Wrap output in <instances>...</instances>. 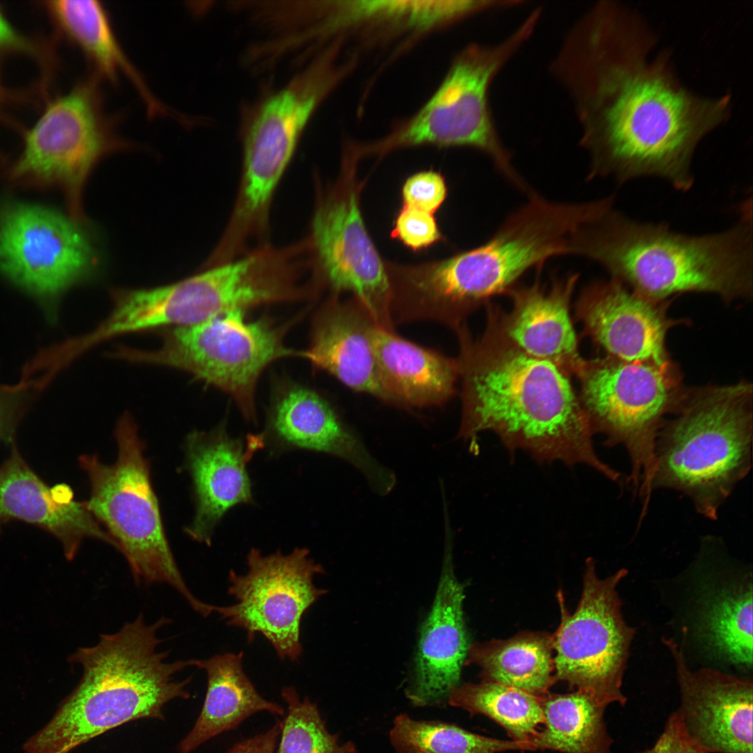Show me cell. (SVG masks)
Returning a JSON list of instances; mask_svg holds the SVG:
<instances>
[{"mask_svg":"<svg viewBox=\"0 0 753 753\" xmlns=\"http://www.w3.org/2000/svg\"><path fill=\"white\" fill-rule=\"evenodd\" d=\"M657 39L636 11L599 1L568 29L549 71L573 109L591 176L655 177L686 192L694 152L730 117L731 96L688 89Z\"/></svg>","mask_w":753,"mask_h":753,"instance_id":"obj_1","label":"cell"},{"mask_svg":"<svg viewBox=\"0 0 753 753\" xmlns=\"http://www.w3.org/2000/svg\"><path fill=\"white\" fill-rule=\"evenodd\" d=\"M488 306L486 329L478 340L464 324L455 329L462 381L459 437L473 441L489 430L512 453L520 449L542 462L583 464L618 481L621 473L595 452L588 419L568 376L511 342Z\"/></svg>","mask_w":753,"mask_h":753,"instance_id":"obj_2","label":"cell"},{"mask_svg":"<svg viewBox=\"0 0 753 753\" xmlns=\"http://www.w3.org/2000/svg\"><path fill=\"white\" fill-rule=\"evenodd\" d=\"M614 201L613 196L604 198L580 236L577 254L656 301L685 292L715 294L726 301L752 297L751 204L740 206L731 228L694 235L630 218L614 207Z\"/></svg>","mask_w":753,"mask_h":753,"instance_id":"obj_3","label":"cell"},{"mask_svg":"<svg viewBox=\"0 0 753 753\" xmlns=\"http://www.w3.org/2000/svg\"><path fill=\"white\" fill-rule=\"evenodd\" d=\"M169 620L147 623L142 614L96 644L81 647L68 661L82 676L50 721L23 745V753H69L79 745L130 721L164 720L169 701L188 699L191 678L176 674L193 667V659L168 661L158 646L159 630Z\"/></svg>","mask_w":753,"mask_h":753,"instance_id":"obj_4","label":"cell"},{"mask_svg":"<svg viewBox=\"0 0 753 753\" xmlns=\"http://www.w3.org/2000/svg\"><path fill=\"white\" fill-rule=\"evenodd\" d=\"M674 413L657 435L653 492H681L698 513L716 519L751 469L752 386L743 381L686 390Z\"/></svg>","mask_w":753,"mask_h":753,"instance_id":"obj_5","label":"cell"},{"mask_svg":"<svg viewBox=\"0 0 753 753\" xmlns=\"http://www.w3.org/2000/svg\"><path fill=\"white\" fill-rule=\"evenodd\" d=\"M599 206L598 200L558 203L531 196L485 244L422 266V296L440 316L464 320L491 296L508 292L529 268L554 256L577 254L581 231Z\"/></svg>","mask_w":753,"mask_h":753,"instance_id":"obj_6","label":"cell"},{"mask_svg":"<svg viewBox=\"0 0 753 753\" xmlns=\"http://www.w3.org/2000/svg\"><path fill=\"white\" fill-rule=\"evenodd\" d=\"M115 437L118 453L114 464H105L92 455L79 458L91 487L89 509L116 542L136 581L167 584L195 611L208 616L211 605L192 594L176 565L151 485L144 446L128 413L119 419Z\"/></svg>","mask_w":753,"mask_h":753,"instance_id":"obj_7","label":"cell"},{"mask_svg":"<svg viewBox=\"0 0 753 753\" xmlns=\"http://www.w3.org/2000/svg\"><path fill=\"white\" fill-rule=\"evenodd\" d=\"M541 15L542 10L535 8L497 43H473L464 48L434 93L383 146L473 147L489 156L510 181L525 190L497 132L489 91L501 70L530 40Z\"/></svg>","mask_w":753,"mask_h":753,"instance_id":"obj_8","label":"cell"},{"mask_svg":"<svg viewBox=\"0 0 753 753\" xmlns=\"http://www.w3.org/2000/svg\"><path fill=\"white\" fill-rule=\"evenodd\" d=\"M579 401L593 433L607 446L625 447L631 465L626 481L646 513L653 494L655 445L665 417L674 413L686 390L671 363L626 362L607 356L586 360L578 375Z\"/></svg>","mask_w":753,"mask_h":753,"instance_id":"obj_9","label":"cell"},{"mask_svg":"<svg viewBox=\"0 0 753 753\" xmlns=\"http://www.w3.org/2000/svg\"><path fill=\"white\" fill-rule=\"evenodd\" d=\"M98 75L84 79L48 101L23 133V146L6 177L26 188L56 187L66 196L70 218L82 223V195L96 164L127 144L105 112Z\"/></svg>","mask_w":753,"mask_h":753,"instance_id":"obj_10","label":"cell"},{"mask_svg":"<svg viewBox=\"0 0 753 753\" xmlns=\"http://www.w3.org/2000/svg\"><path fill=\"white\" fill-rule=\"evenodd\" d=\"M243 310H233L191 326L167 332L156 349L119 347L118 357L135 363L184 370L229 394L244 417L256 420L254 392L264 370L303 351L285 347L284 327L267 319L248 321Z\"/></svg>","mask_w":753,"mask_h":753,"instance_id":"obj_11","label":"cell"},{"mask_svg":"<svg viewBox=\"0 0 753 753\" xmlns=\"http://www.w3.org/2000/svg\"><path fill=\"white\" fill-rule=\"evenodd\" d=\"M625 569L600 579L593 558L586 560L582 593L570 614L561 592L558 598L561 620L552 635L555 681L591 697L607 708L625 705L623 680L634 630L621 613L617 585Z\"/></svg>","mask_w":753,"mask_h":753,"instance_id":"obj_12","label":"cell"},{"mask_svg":"<svg viewBox=\"0 0 753 753\" xmlns=\"http://www.w3.org/2000/svg\"><path fill=\"white\" fill-rule=\"evenodd\" d=\"M309 555L306 548L267 556L251 549L246 573L229 574L228 593L236 602L217 606L215 613L227 625L245 630L249 641L260 633L281 660H296L303 652V616L327 593L314 584V576L324 570Z\"/></svg>","mask_w":753,"mask_h":753,"instance_id":"obj_13","label":"cell"},{"mask_svg":"<svg viewBox=\"0 0 753 753\" xmlns=\"http://www.w3.org/2000/svg\"><path fill=\"white\" fill-rule=\"evenodd\" d=\"M96 262L93 245L72 218L26 204L0 208V271L33 296L55 300Z\"/></svg>","mask_w":753,"mask_h":753,"instance_id":"obj_14","label":"cell"},{"mask_svg":"<svg viewBox=\"0 0 753 753\" xmlns=\"http://www.w3.org/2000/svg\"><path fill=\"white\" fill-rule=\"evenodd\" d=\"M319 275L335 292L349 291L378 327L393 330L389 275L361 216L351 188L318 202L309 241Z\"/></svg>","mask_w":753,"mask_h":753,"instance_id":"obj_15","label":"cell"},{"mask_svg":"<svg viewBox=\"0 0 753 753\" xmlns=\"http://www.w3.org/2000/svg\"><path fill=\"white\" fill-rule=\"evenodd\" d=\"M316 101L314 96L283 90L262 105L245 139L239 193L221 240L227 247L241 249L263 229L273 193Z\"/></svg>","mask_w":753,"mask_h":753,"instance_id":"obj_16","label":"cell"},{"mask_svg":"<svg viewBox=\"0 0 753 753\" xmlns=\"http://www.w3.org/2000/svg\"><path fill=\"white\" fill-rule=\"evenodd\" d=\"M664 644L676 666L680 701L674 713L685 736L706 753H752V680L691 670L682 648Z\"/></svg>","mask_w":753,"mask_h":753,"instance_id":"obj_17","label":"cell"},{"mask_svg":"<svg viewBox=\"0 0 753 753\" xmlns=\"http://www.w3.org/2000/svg\"><path fill=\"white\" fill-rule=\"evenodd\" d=\"M262 437L276 451L303 449L343 459L364 475L378 494H388L396 484L395 474L370 454L330 404L303 386H288L274 398Z\"/></svg>","mask_w":753,"mask_h":753,"instance_id":"obj_18","label":"cell"},{"mask_svg":"<svg viewBox=\"0 0 753 753\" xmlns=\"http://www.w3.org/2000/svg\"><path fill=\"white\" fill-rule=\"evenodd\" d=\"M586 333L607 356L626 362L671 363L665 347L669 319L664 302L633 291L618 280L586 288L577 305Z\"/></svg>","mask_w":753,"mask_h":753,"instance_id":"obj_19","label":"cell"},{"mask_svg":"<svg viewBox=\"0 0 753 753\" xmlns=\"http://www.w3.org/2000/svg\"><path fill=\"white\" fill-rule=\"evenodd\" d=\"M13 520L36 526L54 536L68 560L74 558L86 538L100 540L119 551L116 542L86 502L75 501L67 485L47 486L26 463L15 443L8 458L0 466V527Z\"/></svg>","mask_w":753,"mask_h":753,"instance_id":"obj_20","label":"cell"},{"mask_svg":"<svg viewBox=\"0 0 753 753\" xmlns=\"http://www.w3.org/2000/svg\"><path fill=\"white\" fill-rule=\"evenodd\" d=\"M264 444L261 435L241 438L229 435L221 424L208 432L195 431L186 441L187 463L195 496V514L186 533L210 545L213 531L234 506L252 502L246 464Z\"/></svg>","mask_w":753,"mask_h":753,"instance_id":"obj_21","label":"cell"},{"mask_svg":"<svg viewBox=\"0 0 753 753\" xmlns=\"http://www.w3.org/2000/svg\"><path fill=\"white\" fill-rule=\"evenodd\" d=\"M446 535L441 575L420 629L413 676L405 692L417 707L448 701L451 690L459 685L470 646L463 614L464 587L455 575L448 531Z\"/></svg>","mask_w":753,"mask_h":753,"instance_id":"obj_22","label":"cell"},{"mask_svg":"<svg viewBox=\"0 0 753 753\" xmlns=\"http://www.w3.org/2000/svg\"><path fill=\"white\" fill-rule=\"evenodd\" d=\"M577 275L554 280L549 289L535 283L511 289L513 307L508 313L493 307L499 328L526 353L552 363L568 376L579 375L586 360L579 355L569 305Z\"/></svg>","mask_w":753,"mask_h":753,"instance_id":"obj_23","label":"cell"},{"mask_svg":"<svg viewBox=\"0 0 753 753\" xmlns=\"http://www.w3.org/2000/svg\"><path fill=\"white\" fill-rule=\"evenodd\" d=\"M376 326L356 299L342 301L333 296L313 319L310 345L303 351V358L350 388L383 401L372 343Z\"/></svg>","mask_w":753,"mask_h":753,"instance_id":"obj_24","label":"cell"},{"mask_svg":"<svg viewBox=\"0 0 753 753\" xmlns=\"http://www.w3.org/2000/svg\"><path fill=\"white\" fill-rule=\"evenodd\" d=\"M373 349L384 402L406 407L440 405L454 395L457 360L376 326Z\"/></svg>","mask_w":753,"mask_h":753,"instance_id":"obj_25","label":"cell"},{"mask_svg":"<svg viewBox=\"0 0 753 753\" xmlns=\"http://www.w3.org/2000/svg\"><path fill=\"white\" fill-rule=\"evenodd\" d=\"M43 7L56 28L76 45L97 74L112 82L122 75L133 85L150 116L169 114L123 50L105 6L95 0H53Z\"/></svg>","mask_w":753,"mask_h":753,"instance_id":"obj_26","label":"cell"},{"mask_svg":"<svg viewBox=\"0 0 753 753\" xmlns=\"http://www.w3.org/2000/svg\"><path fill=\"white\" fill-rule=\"evenodd\" d=\"M243 653H227L195 660L193 667L205 671L207 690L201 711L191 731L180 742L179 753H191L212 738L235 729L261 711L283 716V708L262 697L245 674Z\"/></svg>","mask_w":753,"mask_h":753,"instance_id":"obj_27","label":"cell"},{"mask_svg":"<svg viewBox=\"0 0 753 753\" xmlns=\"http://www.w3.org/2000/svg\"><path fill=\"white\" fill-rule=\"evenodd\" d=\"M552 635L521 632L506 640L470 645L466 664L481 669L482 680L512 687L537 697L556 683Z\"/></svg>","mask_w":753,"mask_h":753,"instance_id":"obj_28","label":"cell"},{"mask_svg":"<svg viewBox=\"0 0 753 753\" xmlns=\"http://www.w3.org/2000/svg\"><path fill=\"white\" fill-rule=\"evenodd\" d=\"M545 728L531 743L535 750L610 753L614 740L604 722L605 707L586 694L548 693L542 697Z\"/></svg>","mask_w":753,"mask_h":753,"instance_id":"obj_29","label":"cell"},{"mask_svg":"<svg viewBox=\"0 0 753 753\" xmlns=\"http://www.w3.org/2000/svg\"><path fill=\"white\" fill-rule=\"evenodd\" d=\"M701 623L713 650L726 661L752 668V583L724 585L707 595Z\"/></svg>","mask_w":753,"mask_h":753,"instance_id":"obj_30","label":"cell"},{"mask_svg":"<svg viewBox=\"0 0 753 753\" xmlns=\"http://www.w3.org/2000/svg\"><path fill=\"white\" fill-rule=\"evenodd\" d=\"M447 703L471 715L487 716L512 740L531 745L545 722L542 697L495 682L459 684L451 690Z\"/></svg>","mask_w":753,"mask_h":753,"instance_id":"obj_31","label":"cell"},{"mask_svg":"<svg viewBox=\"0 0 753 753\" xmlns=\"http://www.w3.org/2000/svg\"><path fill=\"white\" fill-rule=\"evenodd\" d=\"M397 753H499L534 751L527 743L481 736L452 723L418 720L406 713L397 715L389 731Z\"/></svg>","mask_w":753,"mask_h":753,"instance_id":"obj_32","label":"cell"},{"mask_svg":"<svg viewBox=\"0 0 753 753\" xmlns=\"http://www.w3.org/2000/svg\"><path fill=\"white\" fill-rule=\"evenodd\" d=\"M281 695L287 713L280 722V740L276 753H356L351 741L339 742V736L326 728L316 703L303 700L294 687L285 686Z\"/></svg>","mask_w":753,"mask_h":753,"instance_id":"obj_33","label":"cell"},{"mask_svg":"<svg viewBox=\"0 0 753 753\" xmlns=\"http://www.w3.org/2000/svg\"><path fill=\"white\" fill-rule=\"evenodd\" d=\"M17 55L33 59L43 72L45 82L56 69V56L50 44L18 29L0 6V63L8 56Z\"/></svg>","mask_w":753,"mask_h":753,"instance_id":"obj_34","label":"cell"},{"mask_svg":"<svg viewBox=\"0 0 753 753\" xmlns=\"http://www.w3.org/2000/svg\"><path fill=\"white\" fill-rule=\"evenodd\" d=\"M45 384L43 376L29 370L15 385L0 383V442L14 443L17 425L36 390Z\"/></svg>","mask_w":753,"mask_h":753,"instance_id":"obj_35","label":"cell"},{"mask_svg":"<svg viewBox=\"0 0 753 753\" xmlns=\"http://www.w3.org/2000/svg\"><path fill=\"white\" fill-rule=\"evenodd\" d=\"M391 236L414 250L426 248L441 238L433 213L405 204L397 217Z\"/></svg>","mask_w":753,"mask_h":753,"instance_id":"obj_36","label":"cell"},{"mask_svg":"<svg viewBox=\"0 0 753 753\" xmlns=\"http://www.w3.org/2000/svg\"><path fill=\"white\" fill-rule=\"evenodd\" d=\"M447 194L443 176L433 171L422 172L408 178L402 188L405 205L434 213Z\"/></svg>","mask_w":753,"mask_h":753,"instance_id":"obj_37","label":"cell"},{"mask_svg":"<svg viewBox=\"0 0 753 753\" xmlns=\"http://www.w3.org/2000/svg\"><path fill=\"white\" fill-rule=\"evenodd\" d=\"M638 753H706L696 747L683 732L676 715L672 713L664 731L650 748Z\"/></svg>","mask_w":753,"mask_h":753,"instance_id":"obj_38","label":"cell"},{"mask_svg":"<svg viewBox=\"0 0 753 753\" xmlns=\"http://www.w3.org/2000/svg\"><path fill=\"white\" fill-rule=\"evenodd\" d=\"M280 730L279 722L268 731L236 743L228 753H274Z\"/></svg>","mask_w":753,"mask_h":753,"instance_id":"obj_39","label":"cell"},{"mask_svg":"<svg viewBox=\"0 0 753 753\" xmlns=\"http://www.w3.org/2000/svg\"><path fill=\"white\" fill-rule=\"evenodd\" d=\"M22 96L19 91L8 89L0 85V120L4 119V108L9 104L22 100Z\"/></svg>","mask_w":753,"mask_h":753,"instance_id":"obj_40","label":"cell"}]
</instances>
